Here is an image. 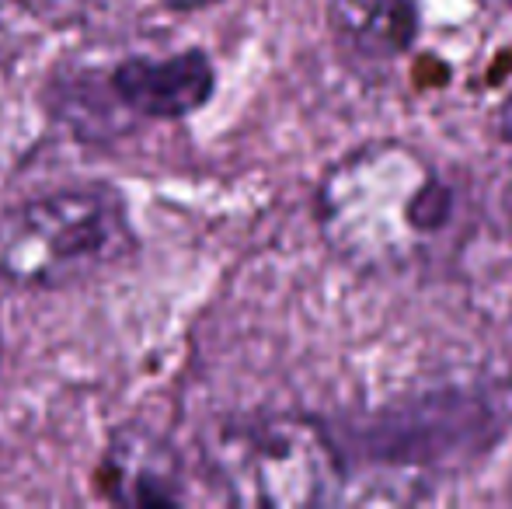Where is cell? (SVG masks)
<instances>
[{
	"label": "cell",
	"instance_id": "obj_4",
	"mask_svg": "<svg viewBox=\"0 0 512 509\" xmlns=\"http://www.w3.org/2000/svg\"><path fill=\"white\" fill-rule=\"evenodd\" d=\"M119 109L133 126L175 123L196 116L216 91V67L203 49L133 53L105 74Z\"/></svg>",
	"mask_w": 512,
	"mask_h": 509
},
{
	"label": "cell",
	"instance_id": "obj_5",
	"mask_svg": "<svg viewBox=\"0 0 512 509\" xmlns=\"http://www.w3.org/2000/svg\"><path fill=\"white\" fill-rule=\"evenodd\" d=\"M95 489L115 506H182L189 503L178 454L147 426H122L98 457Z\"/></svg>",
	"mask_w": 512,
	"mask_h": 509
},
{
	"label": "cell",
	"instance_id": "obj_2",
	"mask_svg": "<svg viewBox=\"0 0 512 509\" xmlns=\"http://www.w3.org/2000/svg\"><path fill=\"white\" fill-rule=\"evenodd\" d=\"M140 248L129 203L102 182L63 185L0 210V283L70 290L126 265Z\"/></svg>",
	"mask_w": 512,
	"mask_h": 509
},
{
	"label": "cell",
	"instance_id": "obj_3",
	"mask_svg": "<svg viewBox=\"0 0 512 509\" xmlns=\"http://www.w3.org/2000/svg\"><path fill=\"white\" fill-rule=\"evenodd\" d=\"M206 471L234 506L310 509L345 499L342 450L321 422L297 412L220 422L206 443Z\"/></svg>",
	"mask_w": 512,
	"mask_h": 509
},
{
	"label": "cell",
	"instance_id": "obj_9",
	"mask_svg": "<svg viewBox=\"0 0 512 509\" xmlns=\"http://www.w3.org/2000/svg\"><path fill=\"white\" fill-rule=\"evenodd\" d=\"M502 4H506V7H512V0H502Z\"/></svg>",
	"mask_w": 512,
	"mask_h": 509
},
{
	"label": "cell",
	"instance_id": "obj_1",
	"mask_svg": "<svg viewBox=\"0 0 512 509\" xmlns=\"http://www.w3.org/2000/svg\"><path fill=\"white\" fill-rule=\"evenodd\" d=\"M314 217L324 245L345 265L394 272L418 262L446 231L453 192L411 143H363L324 171Z\"/></svg>",
	"mask_w": 512,
	"mask_h": 509
},
{
	"label": "cell",
	"instance_id": "obj_8",
	"mask_svg": "<svg viewBox=\"0 0 512 509\" xmlns=\"http://www.w3.org/2000/svg\"><path fill=\"white\" fill-rule=\"evenodd\" d=\"M168 11H203V7H213L216 0H161Z\"/></svg>",
	"mask_w": 512,
	"mask_h": 509
},
{
	"label": "cell",
	"instance_id": "obj_6",
	"mask_svg": "<svg viewBox=\"0 0 512 509\" xmlns=\"http://www.w3.org/2000/svg\"><path fill=\"white\" fill-rule=\"evenodd\" d=\"M331 35L352 63L387 67L418 35V0H331Z\"/></svg>",
	"mask_w": 512,
	"mask_h": 509
},
{
	"label": "cell",
	"instance_id": "obj_7",
	"mask_svg": "<svg viewBox=\"0 0 512 509\" xmlns=\"http://www.w3.org/2000/svg\"><path fill=\"white\" fill-rule=\"evenodd\" d=\"M495 129H499L502 140H509V143H512V91H509L506 98H502L499 112H495Z\"/></svg>",
	"mask_w": 512,
	"mask_h": 509
}]
</instances>
